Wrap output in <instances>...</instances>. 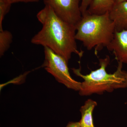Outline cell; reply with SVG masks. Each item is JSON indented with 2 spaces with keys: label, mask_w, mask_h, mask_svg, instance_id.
I'll list each match as a JSON object with an SVG mask.
<instances>
[{
  "label": "cell",
  "mask_w": 127,
  "mask_h": 127,
  "mask_svg": "<svg viewBox=\"0 0 127 127\" xmlns=\"http://www.w3.org/2000/svg\"><path fill=\"white\" fill-rule=\"evenodd\" d=\"M75 38L88 50L95 48V53L102 47L109 45L116 31L108 12L102 15L86 12L76 26Z\"/></svg>",
  "instance_id": "obj_3"
},
{
  "label": "cell",
  "mask_w": 127,
  "mask_h": 127,
  "mask_svg": "<svg viewBox=\"0 0 127 127\" xmlns=\"http://www.w3.org/2000/svg\"><path fill=\"white\" fill-rule=\"evenodd\" d=\"M81 0H44L60 18L76 26L82 18Z\"/></svg>",
  "instance_id": "obj_5"
},
{
  "label": "cell",
  "mask_w": 127,
  "mask_h": 127,
  "mask_svg": "<svg viewBox=\"0 0 127 127\" xmlns=\"http://www.w3.org/2000/svg\"><path fill=\"white\" fill-rule=\"evenodd\" d=\"M40 0H9L11 4L17 3V2H38Z\"/></svg>",
  "instance_id": "obj_13"
},
{
  "label": "cell",
  "mask_w": 127,
  "mask_h": 127,
  "mask_svg": "<svg viewBox=\"0 0 127 127\" xmlns=\"http://www.w3.org/2000/svg\"><path fill=\"white\" fill-rule=\"evenodd\" d=\"M97 103L89 99L87 100L80 108L81 118L79 122L80 127H95L93 118V112Z\"/></svg>",
  "instance_id": "obj_8"
},
{
  "label": "cell",
  "mask_w": 127,
  "mask_h": 127,
  "mask_svg": "<svg viewBox=\"0 0 127 127\" xmlns=\"http://www.w3.org/2000/svg\"><path fill=\"white\" fill-rule=\"evenodd\" d=\"M108 13L116 31L127 30V1L114 4Z\"/></svg>",
  "instance_id": "obj_7"
},
{
  "label": "cell",
  "mask_w": 127,
  "mask_h": 127,
  "mask_svg": "<svg viewBox=\"0 0 127 127\" xmlns=\"http://www.w3.org/2000/svg\"><path fill=\"white\" fill-rule=\"evenodd\" d=\"M66 127H80L79 122H70Z\"/></svg>",
  "instance_id": "obj_14"
},
{
  "label": "cell",
  "mask_w": 127,
  "mask_h": 127,
  "mask_svg": "<svg viewBox=\"0 0 127 127\" xmlns=\"http://www.w3.org/2000/svg\"><path fill=\"white\" fill-rule=\"evenodd\" d=\"M93 1V0H81L80 8L82 15L87 12L89 7Z\"/></svg>",
  "instance_id": "obj_12"
},
{
  "label": "cell",
  "mask_w": 127,
  "mask_h": 127,
  "mask_svg": "<svg viewBox=\"0 0 127 127\" xmlns=\"http://www.w3.org/2000/svg\"></svg>",
  "instance_id": "obj_16"
},
{
  "label": "cell",
  "mask_w": 127,
  "mask_h": 127,
  "mask_svg": "<svg viewBox=\"0 0 127 127\" xmlns=\"http://www.w3.org/2000/svg\"><path fill=\"white\" fill-rule=\"evenodd\" d=\"M107 48L113 52L118 62L127 64V30L116 31Z\"/></svg>",
  "instance_id": "obj_6"
},
{
  "label": "cell",
  "mask_w": 127,
  "mask_h": 127,
  "mask_svg": "<svg viewBox=\"0 0 127 127\" xmlns=\"http://www.w3.org/2000/svg\"><path fill=\"white\" fill-rule=\"evenodd\" d=\"M114 4V0H93L87 12L102 15L109 12Z\"/></svg>",
  "instance_id": "obj_9"
},
{
  "label": "cell",
  "mask_w": 127,
  "mask_h": 127,
  "mask_svg": "<svg viewBox=\"0 0 127 127\" xmlns=\"http://www.w3.org/2000/svg\"><path fill=\"white\" fill-rule=\"evenodd\" d=\"M12 34L9 31H0V56H2L10 47L12 42Z\"/></svg>",
  "instance_id": "obj_10"
},
{
  "label": "cell",
  "mask_w": 127,
  "mask_h": 127,
  "mask_svg": "<svg viewBox=\"0 0 127 127\" xmlns=\"http://www.w3.org/2000/svg\"><path fill=\"white\" fill-rule=\"evenodd\" d=\"M114 4H117L124 1H127V0H114Z\"/></svg>",
  "instance_id": "obj_15"
},
{
  "label": "cell",
  "mask_w": 127,
  "mask_h": 127,
  "mask_svg": "<svg viewBox=\"0 0 127 127\" xmlns=\"http://www.w3.org/2000/svg\"><path fill=\"white\" fill-rule=\"evenodd\" d=\"M45 4L36 16L42 28L32 38L31 43L49 48L67 63L72 53L81 58L83 52L78 49L76 26L60 18L50 5Z\"/></svg>",
  "instance_id": "obj_1"
},
{
  "label": "cell",
  "mask_w": 127,
  "mask_h": 127,
  "mask_svg": "<svg viewBox=\"0 0 127 127\" xmlns=\"http://www.w3.org/2000/svg\"><path fill=\"white\" fill-rule=\"evenodd\" d=\"M44 51L45 61L42 66L46 70L67 88L79 91L81 82L71 77L65 59L46 47H44Z\"/></svg>",
  "instance_id": "obj_4"
},
{
  "label": "cell",
  "mask_w": 127,
  "mask_h": 127,
  "mask_svg": "<svg viewBox=\"0 0 127 127\" xmlns=\"http://www.w3.org/2000/svg\"><path fill=\"white\" fill-rule=\"evenodd\" d=\"M11 4L9 0H0V31L3 30L2 22L10 10Z\"/></svg>",
  "instance_id": "obj_11"
},
{
  "label": "cell",
  "mask_w": 127,
  "mask_h": 127,
  "mask_svg": "<svg viewBox=\"0 0 127 127\" xmlns=\"http://www.w3.org/2000/svg\"><path fill=\"white\" fill-rule=\"evenodd\" d=\"M110 63V58L107 56L99 60L100 67L91 71L89 74L83 75L81 68H72L73 73L83 79L79 91L81 96L93 94H102L105 92H112L118 89L127 88V72L123 70V63L118 62V66L115 72H107V67Z\"/></svg>",
  "instance_id": "obj_2"
}]
</instances>
